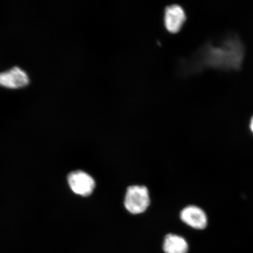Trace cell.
Masks as SVG:
<instances>
[{"mask_svg": "<svg viewBox=\"0 0 253 253\" xmlns=\"http://www.w3.org/2000/svg\"><path fill=\"white\" fill-rule=\"evenodd\" d=\"M30 79L27 73L18 66L0 72V86L18 89L28 86Z\"/></svg>", "mask_w": 253, "mask_h": 253, "instance_id": "4", "label": "cell"}, {"mask_svg": "<svg viewBox=\"0 0 253 253\" xmlns=\"http://www.w3.org/2000/svg\"><path fill=\"white\" fill-rule=\"evenodd\" d=\"M150 204L149 192L145 186H129L125 196V207L129 213L134 214L143 213Z\"/></svg>", "mask_w": 253, "mask_h": 253, "instance_id": "2", "label": "cell"}, {"mask_svg": "<svg viewBox=\"0 0 253 253\" xmlns=\"http://www.w3.org/2000/svg\"><path fill=\"white\" fill-rule=\"evenodd\" d=\"M244 53L243 44L235 36H229L216 43L208 41L191 56L180 60L179 74L188 77L208 69L238 70Z\"/></svg>", "mask_w": 253, "mask_h": 253, "instance_id": "1", "label": "cell"}, {"mask_svg": "<svg viewBox=\"0 0 253 253\" xmlns=\"http://www.w3.org/2000/svg\"><path fill=\"white\" fill-rule=\"evenodd\" d=\"M180 217L183 222L195 229L202 230L207 226V214L202 209L196 206H189L183 209Z\"/></svg>", "mask_w": 253, "mask_h": 253, "instance_id": "6", "label": "cell"}, {"mask_svg": "<svg viewBox=\"0 0 253 253\" xmlns=\"http://www.w3.org/2000/svg\"><path fill=\"white\" fill-rule=\"evenodd\" d=\"M187 20V15L181 5L173 4L167 5L164 9L163 24L168 33H179Z\"/></svg>", "mask_w": 253, "mask_h": 253, "instance_id": "3", "label": "cell"}, {"mask_svg": "<svg viewBox=\"0 0 253 253\" xmlns=\"http://www.w3.org/2000/svg\"><path fill=\"white\" fill-rule=\"evenodd\" d=\"M251 128L252 129V131L253 132V117L251 122Z\"/></svg>", "mask_w": 253, "mask_h": 253, "instance_id": "8", "label": "cell"}, {"mask_svg": "<svg viewBox=\"0 0 253 253\" xmlns=\"http://www.w3.org/2000/svg\"><path fill=\"white\" fill-rule=\"evenodd\" d=\"M68 180L72 191L82 197L89 196L95 187V182L92 177L82 170L71 172Z\"/></svg>", "mask_w": 253, "mask_h": 253, "instance_id": "5", "label": "cell"}, {"mask_svg": "<svg viewBox=\"0 0 253 253\" xmlns=\"http://www.w3.org/2000/svg\"><path fill=\"white\" fill-rule=\"evenodd\" d=\"M163 249L166 253H187L188 245L183 237L170 234L164 240Z\"/></svg>", "mask_w": 253, "mask_h": 253, "instance_id": "7", "label": "cell"}]
</instances>
